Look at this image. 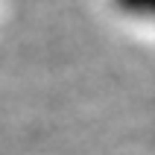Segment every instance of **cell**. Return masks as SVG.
I'll return each instance as SVG.
<instances>
[{
    "label": "cell",
    "mask_w": 155,
    "mask_h": 155,
    "mask_svg": "<svg viewBox=\"0 0 155 155\" xmlns=\"http://www.w3.org/2000/svg\"><path fill=\"white\" fill-rule=\"evenodd\" d=\"M114 9L129 18H140V21H155V0H111Z\"/></svg>",
    "instance_id": "cell-1"
}]
</instances>
